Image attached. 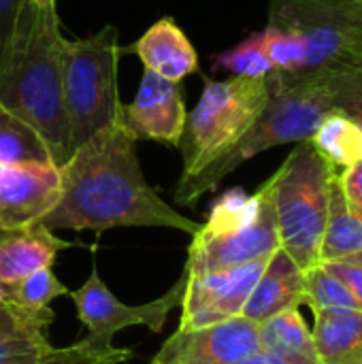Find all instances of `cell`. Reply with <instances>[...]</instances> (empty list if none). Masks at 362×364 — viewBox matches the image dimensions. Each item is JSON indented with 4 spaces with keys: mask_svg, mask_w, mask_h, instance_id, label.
I'll return each instance as SVG.
<instances>
[{
    "mask_svg": "<svg viewBox=\"0 0 362 364\" xmlns=\"http://www.w3.org/2000/svg\"><path fill=\"white\" fill-rule=\"evenodd\" d=\"M356 2H362V0H356Z\"/></svg>",
    "mask_w": 362,
    "mask_h": 364,
    "instance_id": "38",
    "label": "cell"
},
{
    "mask_svg": "<svg viewBox=\"0 0 362 364\" xmlns=\"http://www.w3.org/2000/svg\"><path fill=\"white\" fill-rule=\"evenodd\" d=\"M269 258L215 273L192 275L188 271L179 328H203L241 316Z\"/></svg>",
    "mask_w": 362,
    "mask_h": 364,
    "instance_id": "11",
    "label": "cell"
},
{
    "mask_svg": "<svg viewBox=\"0 0 362 364\" xmlns=\"http://www.w3.org/2000/svg\"><path fill=\"white\" fill-rule=\"evenodd\" d=\"M21 2L23 0H0V58L9 45L11 34H13Z\"/></svg>",
    "mask_w": 362,
    "mask_h": 364,
    "instance_id": "32",
    "label": "cell"
},
{
    "mask_svg": "<svg viewBox=\"0 0 362 364\" xmlns=\"http://www.w3.org/2000/svg\"><path fill=\"white\" fill-rule=\"evenodd\" d=\"M260 350L284 364H322L312 331L299 309L282 311L258 324Z\"/></svg>",
    "mask_w": 362,
    "mask_h": 364,
    "instance_id": "18",
    "label": "cell"
},
{
    "mask_svg": "<svg viewBox=\"0 0 362 364\" xmlns=\"http://www.w3.org/2000/svg\"><path fill=\"white\" fill-rule=\"evenodd\" d=\"M215 64L218 68H224L235 77H267L269 73H273V66L262 47L260 32L252 34L237 47L220 53L215 58Z\"/></svg>",
    "mask_w": 362,
    "mask_h": 364,
    "instance_id": "27",
    "label": "cell"
},
{
    "mask_svg": "<svg viewBox=\"0 0 362 364\" xmlns=\"http://www.w3.org/2000/svg\"><path fill=\"white\" fill-rule=\"evenodd\" d=\"M258 352V324L237 316L203 328H177L149 364H239Z\"/></svg>",
    "mask_w": 362,
    "mask_h": 364,
    "instance_id": "10",
    "label": "cell"
},
{
    "mask_svg": "<svg viewBox=\"0 0 362 364\" xmlns=\"http://www.w3.org/2000/svg\"><path fill=\"white\" fill-rule=\"evenodd\" d=\"M239 364H284L282 360H277L275 356H271L269 352H258V354H254L252 358H247V360H243V363Z\"/></svg>",
    "mask_w": 362,
    "mask_h": 364,
    "instance_id": "33",
    "label": "cell"
},
{
    "mask_svg": "<svg viewBox=\"0 0 362 364\" xmlns=\"http://www.w3.org/2000/svg\"><path fill=\"white\" fill-rule=\"evenodd\" d=\"M55 348L47 337H6L0 339V364H34L49 356Z\"/></svg>",
    "mask_w": 362,
    "mask_h": 364,
    "instance_id": "28",
    "label": "cell"
},
{
    "mask_svg": "<svg viewBox=\"0 0 362 364\" xmlns=\"http://www.w3.org/2000/svg\"><path fill=\"white\" fill-rule=\"evenodd\" d=\"M267 79L271 87V98L258 119L230 151L205 166L198 175L177 181L175 200L179 205L196 203L203 194L215 190L226 175H230L237 166H241L256 154L277 145L312 139L322 119L331 111H335L322 73L288 75L273 70L267 75Z\"/></svg>",
    "mask_w": 362,
    "mask_h": 364,
    "instance_id": "3",
    "label": "cell"
},
{
    "mask_svg": "<svg viewBox=\"0 0 362 364\" xmlns=\"http://www.w3.org/2000/svg\"><path fill=\"white\" fill-rule=\"evenodd\" d=\"M303 303H307L314 311L331 307L358 309L350 290L322 264L303 271Z\"/></svg>",
    "mask_w": 362,
    "mask_h": 364,
    "instance_id": "22",
    "label": "cell"
},
{
    "mask_svg": "<svg viewBox=\"0 0 362 364\" xmlns=\"http://www.w3.org/2000/svg\"><path fill=\"white\" fill-rule=\"evenodd\" d=\"M269 23L303 38L305 68L301 75H318L354 64L350 49L362 36V2L271 0Z\"/></svg>",
    "mask_w": 362,
    "mask_h": 364,
    "instance_id": "8",
    "label": "cell"
},
{
    "mask_svg": "<svg viewBox=\"0 0 362 364\" xmlns=\"http://www.w3.org/2000/svg\"><path fill=\"white\" fill-rule=\"evenodd\" d=\"M262 47L267 51V58L277 73L288 75H301L305 68V43L301 36H297L290 30H284L280 26H267L262 32Z\"/></svg>",
    "mask_w": 362,
    "mask_h": 364,
    "instance_id": "24",
    "label": "cell"
},
{
    "mask_svg": "<svg viewBox=\"0 0 362 364\" xmlns=\"http://www.w3.org/2000/svg\"><path fill=\"white\" fill-rule=\"evenodd\" d=\"M339 183L348 209L362 222V160L346 166V171L339 175Z\"/></svg>",
    "mask_w": 362,
    "mask_h": 364,
    "instance_id": "31",
    "label": "cell"
},
{
    "mask_svg": "<svg viewBox=\"0 0 362 364\" xmlns=\"http://www.w3.org/2000/svg\"><path fill=\"white\" fill-rule=\"evenodd\" d=\"M41 224L49 230L94 232L151 226L188 235L201 226L177 213L145 181L137 139L122 119L79 145L60 166V200Z\"/></svg>",
    "mask_w": 362,
    "mask_h": 364,
    "instance_id": "1",
    "label": "cell"
},
{
    "mask_svg": "<svg viewBox=\"0 0 362 364\" xmlns=\"http://www.w3.org/2000/svg\"><path fill=\"white\" fill-rule=\"evenodd\" d=\"M186 105L181 87L151 70L143 73L130 105L122 107V122L134 139L158 141L179 147L186 128Z\"/></svg>",
    "mask_w": 362,
    "mask_h": 364,
    "instance_id": "13",
    "label": "cell"
},
{
    "mask_svg": "<svg viewBox=\"0 0 362 364\" xmlns=\"http://www.w3.org/2000/svg\"><path fill=\"white\" fill-rule=\"evenodd\" d=\"M134 352L130 348H117L113 354H92L79 341L68 348H55L49 356L34 364H124L132 360Z\"/></svg>",
    "mask_w": 362,
    "mask_h": 364,
    "instance_id": "29",
    "label": "cell"
},
{
    "mask_svg": "<svg viewBox=\"0 0 362 364\" xmlns=\"http://www.w3.org/2000/svg\"><path fill=\"white\" fill-rule=\"evenodd\" d=\"M21 162H51L45 139L21 117L0 105V166Z\"/></svg>",
    "mask_w": 362,
    "mask_h": 364,
    "instance_id": "21",
    "label": "cell"
},
{
    "mask_svg": "<svg viewBox=\"0 0 362 364\" xmlns=\"http://www.w3.org/2000/svg\"><path fill=\"white\" fill-rule=\"evenodd\" d=\"M322 267L333 273L354 296L358 309H362V262L356 260H333V262H322Z\"/></svg>",
    "mask_w": 362,
    "mask_h": 364,
    "instance_id": "30",
    "label": "cell"
},
{
    "mask_svg": "<svg viewBox=\"0 0 362 364\" xmlns=\"http://www.w3.org/2000/svg\"><path fill=\"white\" fill-rule=\"evenodd\" d=\"M312 337L322 364H356L362 358V309H318Z\"/></svg>",
    "mask_w": 362,
    "mask_h": 364,
    "instance_id": "17",
    "label": "cell"
},
{
    "mask_svg": "<svg viewBox=\"0 0 362 364\" xmlns=\"http://www.w3.org/2000/svg\"><path fill=\"white\" fill-rule=\"evenodd\" d=\"M350 55H352L354 62H362V36H358V38L354 41V45H352V49H350Z\"/></svg>",
    "mask_w": 362,
    "mask_h": 364,
    "instance_id": "34",
    "label": "cell"
},
{
    "mask_svg": "<svg viewBox=\"0 0 362 364\" xmlns=\"http://www.w3.org/2000/svg\"><path fill=\"white\" fill-rule=\"evenodd\" d=\"M346 260H348V258H346ZM350 260H356V262H362V252H361V254H356V256H352Z\"/></svg>",
    "mask_w": 362,
    "mask_h": 364,
    "instance_id": "35",
    "label": "cell"
},
{
    "mask_svg": "<svg viewBox=\"0 0 362 364\" xmlns=\"http://www.w3.org/2000/svg\"><path fill=\"white\" fill-rule=\"evenodd\" d=\"M70 290L58 279V275L53 273L51 267H43L38 271H34L32 275H28L26 279H21L17 286H13L4 299L21 305V307H30V309H45L49 307L51 301L60 299V296H68Z\"/></svg>",
    "mask_w": 362,
    "mask_h": 364,
    "instance_id": "25",
    "label": "cell"
},
{
    "mask_svg": "<svg viewBox=\"0 0 362 364\" xmlns=\"http://www.w3.org/2000/svg\"><path fill=\"white\" fill-rule=\"evenodd\" d=\"M0 168H2V166H0Z\"/></svg>",
    "mask_w": 362,
    "mask_h": 364,
    "instance_id": "39",
    "label": "cell"
},
{
    "mask_svg": "<svg viewBox=\"0 0 362 364\" xmlns=\"http://www.w3.org/2000/svg\"><path fill=\"white\" fill-rule=\"evenodd\" d=\"M309 141L322 160L333 168H346L362 160V126L341 111H331Z\"/></svg>",
    "mask_w": 362,
    "mask_h": 364,
    "instance_id": "20",
    "label": "cell"
},
{
    "mask_svg": "<svg viewBox=\"0 0 362 364\" xmlns=\"http://www.w3.org/2000/svg\"><path fill=\"white\" fill-rule=\"evenodd\" d=\"M132 51L151 70L169 81L179 83L198 70V55L183 30L169 17L156 21L134 45Z\"/></svg>",
    "mask_w": 362,
    "mask_h": 364,
    "instance_id": "16",
    "label": "cell"
},
{
    "mask_svg": "<svg viewBox=\"0 0 362 364\" xmlns=\"http://www.w3.org/2000/svg\"><path fill=\"white\" fill-rule=\"evenodd\" d=\"M362 252V222L348 209L339 175L329 177V215L320 245V264L333 260H346Z\"/></svg>",
    "mask_w": 362,
    "mask_h": 364,
    "instance_id": "19",
    "label": "cell"
},
{
    "mask_svg": "<svg viewBox=\"0 0 362 364\" xmlns=\"http://www.w3.org/2000/svg\"><path fill=\"white\" fill-rule=\"evenodd\" d=\"M335 111L350 115L362 126V62L322 73Z\"/></svg>",
    "mask_w": 362,
    "mask_h": 364,
    "instance_id": "23",
    "label": "cell"
},
{
    "mask_svg": "<svg viewBox=\"0 0 362 364\" xmlns=\"http://www.w3.org/2000/svg\"><path fill=\"white\" fill-rule=\"evenodd\" d=\"M60 200V166L51 162H21L0 168V230L26 228Z\"/></svg>",
    "mask_w": 362,
    "mask_h": 364,
    "instance_id": "12",
    "label": "cell"
},
{
    "mask_svg": "<svg viewBox=\"0 0 362 364\" xmlns=\"http://www.w3.org/2000/svg\"><path fill=\"white\" fill-rule=\"evenodd\" d=\"M53 309H30L21 307L0 294V339L6 337H47L49 326L53 324Z\"/></svg>",
    "mask_w": 362,
    "mask_h": 364,
    "instance_id": "26",
    "label": "cell"
},
{
    "mask_svg": "<svg viewBox=\"0 0 362 364\" xmlns=\"http://www.w3.org/2000/svg\"><path fill=\"white\" fill-rule=\"evenodd\" d=\"M271 98L267 77H230L205 81L198 105L186 117L179 141L183 156L181 179L198 175L205 166L230 151L252 128Z\"/></svg>",
    "mask_w": 362,
    "mask_h": 364,
    "instance_id": "6",
    "label": "cell"
},
{
    "mask_svg": "<svg viewBox=\"0 0 362 364\" xmlns=\"http://www.w3.org/2000/svg\"><path fill=\"white\" fill-rule=\"evenodd\" d=\"M277 247L273 183L269 179L252 196L235 188L213 205L209 220L192 235L186 269L192 275L226 271L265 260Z\"/></svg>",
    "mask_w": 362,
    "mask_h": 364,
    "instance_id": "4",
    "label": "cell"
},
{
    "mask_svg": "<svg viewBox=\"0 0 362 364\" xmlns=\"http://www.w3.org/2000/svg\"><path fill=\"white\" fill-rule=\"evenodd\" d=\"M186 284H188V269L183 267L181 277L166 294L143 305H126L109 290L94 260L87 279L77 290H70L68 294L77 307L79 322L87 328V335L79 343L87 352L105 356L117 350L113 346V337L124 328L145 326L151 333H162L171 311L181 305Z\"/></svg>",
    "mask_w": 362,
    "mask_h": 364,
    "instance_id": "9",
    "label": "cell"
},
{
    "mask_svg": "<svg viewBox=\"0 0 362 364\" xmlns=\"http://www.w3.org/2000/svg\"><path fill=\"white\" fill-rule=\"evenodd\" d=\"M32 2H38V4H49V2H55V0H32Z\"/></svg>",
    "mask_w": 362,
    "mask_h": 364,
    "instance_id": "36",
    "label": "cell"
},
{
    "mask_svg": "<svg viewBox=\"0 0 362 364\" xmlns=\"http://www.w3.org/2000/svg\"><path fill=\"white\" fill-rule=\"evenodd\" d=\"M119 55L113 26L64 45V109L73 151L122 119L124 105L117 96Z\"/></svg>",
    "mask_w": 362,
    "mask_h": 364,
    "instance_id": "7",
    "label": "cell"
},
{
    "mask_svg": "<svg viewBox=\"0 0 362 364\" xmlns=\"http://www.w3.org/2000/svg\"><path fill=\"white\" fill-rule=\"evenodd\" d=\"M356 364H362V358H361V360H358V363H356Z\"/></svg>",
    "mask_w": 362,
    "mask_h": 364,
    "instance_id": "37",
    "label": "cell"
},
{
    "mask_svg": "<svg viewBox=\"0 0 362 364\" xmlns=\"http://www.w3.org/2000/svg\"><path fill=\"white\" fill-rule=\"evenodd\" d=\"M303 303V271L301 267L277 247L267 260L241 316L260 324L282 311L299 309Z\"/></svg>",
    "mask_w": 362,
    "mask_h": 364,
    "instance_id": "15",
    "label": "cell"
},
{
    "mask_svg": "<svg viewBox=\"0 0 362 364\" xmlns=\"http://www.w3.org/2000/svg\"><path fill=\"white\" fill-rule=\"evenodd\" d=\"M329 166L312 141H301L271 177L280 247L307 271L320 264L329 215Z\"/></svg>",
    "mask_w": 362,
    "mask_h": 364,
    "instance_id": "5",
    "label": "cell"
},
{
    "mask_svg": "<svg viewBox=\"0 0 362 364\" xmlns=\"http://www.w3.org/2000/svg\"><path fill=\"white\" fill-rule=\"evenodd\" d=\"M73 243L60 239L45 224H32L15 230H0V294L43 267H51L55 256Z\"/></svg>",
    "mask_w": 362,
    "mask_h": 364,
    "instance_id": "14",
    "label": "cell"
},
{
    "mask_svg": "<svg viewBox=\"0 0 362 364\" xmlns=\"http://www.w3.org/2000/svg\"><path fill=\"white\" fill-rule=\"evenodd\" d=\"M64 45L55 2L23 0L0 58V105L45 139L55 166L73 156L64 109Z\"/></svg>",
    "mask_w": 362,
    "mask_h": 364,
    "instance_id": "2",
    "label": "cell"
}]
</instances>
